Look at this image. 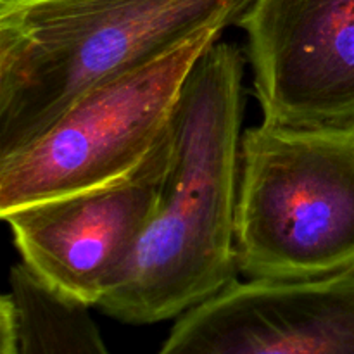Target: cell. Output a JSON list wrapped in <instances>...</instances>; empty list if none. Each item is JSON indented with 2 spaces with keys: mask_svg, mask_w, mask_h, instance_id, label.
I'll use <instances>...</instances> for the list:
<instances>
[{
  "mask_svg": "<svg viewBox=\"0 0 354 354\" xmlns=\"http://www.w3.org/2000/svg\"><path fill=\"white\" fill-rule=\"evenodd\" d=\"M235 254L248 279L315 280L354 270V123L244 131Z\"/></svg>",
  "mask_w": 354,
  "mask_h": 354,
  "instance_id": "3957f363",
  "label": "cell"
},
{
  "mask_svg": "<svg viewBox=\"0 0 354 354\" xmlns=\"http://www.w3.org/2000/svg\"><path fill=\"white\" fill-rule=\"evenodd\" d=\"M0 354H21V325L12 294L0 299Z\"/></svg>",
  "mask_w": 354,
  "mask_h": 354,
  "instance_id": "9c48e42d",
  "label": "cell"
},
{
  "mask_svg": "<svg viewBox=\"0 0 354 354\" xmlns=\"http://www.w3.org/2000/svg\"><path fill=\"white\" fill-rule=\"evenodd\" d=\"M245 57L218 40L197 61L171 120L165 182L133 252L95 308L128 325L178 318L237 279Z\"/></svg>",
  "mask_w": 354,
  "mask_h": 354,
  "instance_id": "6da1fadb",
  "label": "cell"
},
{
  "mask_svg": "<svg viewBox=\"0 0 354 354\" xmlns=\"http://www.w3.org/2000/svg\"><path fill=\"white\" fill-rule=\"evenodd\" d=\"M237 26L263 121L354 123V0H254Z\"/></svg>",
  "mask_w": 354,
  "mask_h": 354,
  "instance_id": "8992f818",
  "label": "cell"
},
{
  "mask_svg": "<svg viewBox=\"0 0 354 354\" xmlns=\"http://www.w3.org/2000/svg\"><path fill=\"white\" fill-rule=\"evenodd\" d=\"M169 156L171 124L127 175L0 214L21 263L52 289L95 308L154 213Z\"/></svg>",
  "mask_w": 354,
  "mask_h": 354,
  "instance_id": "5b68a950",
  "label": "cell"
},
{
  "mask_svg": "<svg viewBox=\"0 0 354 354\" xmlns=\"http://www.w3.org/2000/svg\"><path fill=\"white\" fill-rule=\"evenodd\" d=\"M159 354H354V270L235 280L180 315Z\"/></svg>",
  "mask_w": 354,
  "mask_h": 354,
  "instance_id": "52a82bcc",
  "label": "cell"
},
{
  "mask_svg": "<svg viewBox=\"0 0 354 354\" xmlns=\"http://www.w3.org/2000/svg\"><path fill=\"white\" fill-rule=\"evenodd\" d=\"M9 292L21 325V354H111L90 315V306L38 279L17 263Z\"/></svg>",
  "mask_w": 354,
  "mask_h": 354,
  "instance_id": "ba28073f",
  "label": "cell"
},
{
  "mask_svg": "<svg viewBox=\"0 0 354 354\" xmlns=\"http://www.w3.org/2000/svg\"><path fill=\"white\" fill-rule=\"evenodd\" d=\"M24 2H30V0H0V10L10 9V7L21 6Z\"/></svg>",
  "mask_w": 354,
  "mask_h": 354,
  "instance_id": "30bf717a",
  "label": "cell"
},
{
  "mask_svg": "<svg viewBox=\"0 0 354 354\" xmlns=\"http://www.w3.org/2000/svg\"><path fill=\"white\" fill-rule=\"evenodd\" d=\"M225 26L100 83L26 147L0 159V214L104 185L137 168L169 128L182 90Z\"/></svg>",
  "mask_w": 354,
  "mask_h": 354,
  "instance_id": "277c9868",
  "label": "cell"
},
{
  "mask_svg": "<svg viewBox=\"0 0 354 354\" xmlns=\"http://www.w3.org/2000/svg\"><path fill=\"white\" fill-rule=\"evenodd\" d=\"M254 0H30L0 10V159L40 137L100 83L213 26Z\"/></svg>",
  "mask_w": 354,
  "mask_h": 354,
  "instance_id": "7a4b0ae2",
  "label": "cell"
}]
</instances>
